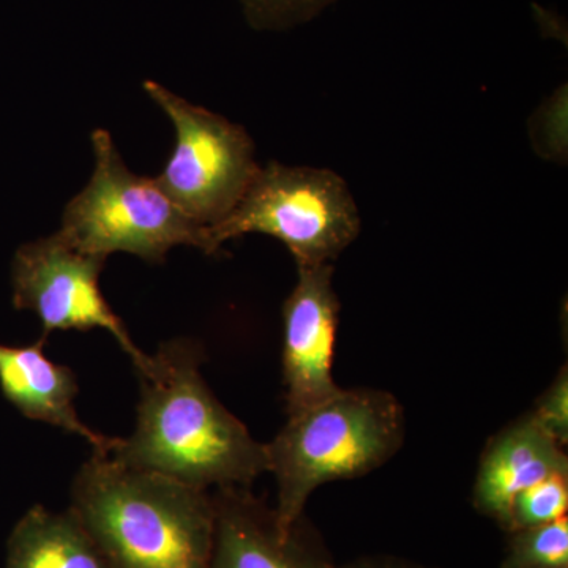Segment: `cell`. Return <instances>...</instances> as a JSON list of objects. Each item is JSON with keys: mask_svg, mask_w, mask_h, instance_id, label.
I'll return each instance as SVG.
<instances>
[{"mask_svg": "<svg viewBox=\"0 0 568 568\" xmlns=\"http://www.w3.org/2000/svg\"><path fill=\"white\" fill-rule=\"evenodd\" d=\"M339 568H428L409 562V560L388 558V556H375V558H362L346 564Z\"/></svg>", "mask_w": 568, "mask_h": 568, "instance_id": "18", "label": "cell"}, {"mask_svg": "<svg viewBox=\"0 0 568 568\" xmlns=\"http://www.w3.org/2000/svg\"><path fill=\"white\" fill-rule=\"evenodd\" d=\"M104 263L103 257L78 252L59 233L20 246L11 276L14 308L36 313L44 336L58 331L110 332L141 372L149 354L134 345L100 290Z\"/></svg>", "mask_w": 568, "mask_h": 568, "instance_id": "7", "label": "cell"}, {"mask_svg": "<svg viewBox=\"0 0 568 568\" xmlns=\"http://www.w3.org/2000/svg\"><path fill=\"white\" fill-rule=\"evenodd\" d=\"M6 568H110L106 559L69 510L32 507L7 541Z\"/></svg>", "mask_w": 568, "mask_h": 568, "instance_id": "12", "label": "cell"}, {"mask_svg": "<svg viewBox=\"0 0 568 568\" xmlns=\"http://www.w3.org/2000/svg\"><path fill=\"white\" fill-rule=\"evenodd\" d=\"M500 568H568V519L508 532Z\"/></svg>", "mask_w": 568, "mask_h": 568, "instance_id": "13", "label": "cell"}, {"mask_svg": "<svg viewBox=\"0 0 568 568\" xmlns=\"http://www.w3.org/2000/svg\"><path fill=\"white\" fill-rule=\"evenodd\" d=\"M538 425L560 446L568 443V372L560 369L551 386L538 398L536 407L530 410Z\"/></svg>", "mask_w": 568, "mask_h": 568, "instance_id": "17", "label": "cell"}, {"mask_svg": "<svg viewBox=\"0 0 568 568\" xmlns=\"http://www.w3.org/2000/svg\"><path fill=\"white\" fill-rule=\"evenodd\" d=\"M92 148L91 181L63 212L59 234L67 244L103 260L129 253L152 264H162L179 245L207 253V227L183 215L155 179L132 173L110 132L95 130Z\"/></svg>", "mask_w": 568, "mask_h": 568, "instance_id": "4", "label": "cell"}, {"mask_svg": "<svg viewBox=\"0 0 568 568\" xmlns=\"http://www.w3.org/2000/svg\"><path fill=\"white\" fill-rule=\"evenodd\" d=\"M256 29H287L312 21L335 0H241Z\"/></svg>", "mask_w": 568, "mask_h": 568, "instance_id": "16", "label": "cell"}, {"mask_svg": "<svg viewBox=\"0 0 568 568\" xmlns=\"http://www.w3.org/2000/svg\"><path fill=\"white\" fill-rule=\"evenodd\" d=\"M362 230L361 213L347 183L334 171L261 168L233 212L207 227V253L245 234H265L286 245L297 268L334 264Z\"/></svg>", "mask_w": 568, "mask_h": 568, "instance_id": "5", "label": "cell"}, {"mask_svg": "<svg viewBox=\"0 0 568 568\" xmlns=\"http://www.w3.org/2000/svg\"><path fill=\"white\" fill-rule=\"evenodd\" d=\"M70 511L110 568H209L212 491L93 454L74 477Z\"/></svg>", "mask_w": 568, "mask_h": 568, "instance_id": "2", "label": "cell"}, {"mask_svg": "<svg viewBox=\"0 0 568 568\" xmlns=\"http://www.w3.org/2000/svg\"><path fill=\"white\" fill-rule=\"evenodd\" d=\"M567 510L568 476L545 478L515 497L508 515L507 534L558 521L567 517Z\"/></svg>", "mask_w": 568, "mask_h": 568, "instance_id": "14", "label": "cell"}, {"mask_svg": "<svg viewBox=\"0 0 568 568\" xmlns=\"http://www.w3.org/2000/svg\"><path fill=\"white\" fill-rule=\"evenodd\" d=\"M215 529L209 568H336L323 536L302 515L287 532L252 488L212 491Z\"/></svg>", "mask_w": 568, "mask_h": 568, "instance_id": "9", "label": "cell"}, {"mask_svg": "<svg viewBox=\"0 0 568 568\" xmlns=\"http://www.w3.org/2000/svg\"><path fill=\"white\" fill-rule=\"evenodd\" d=\"M47 336L31 346L0 345V388L11 405L31 420L58 426L91 444L93 454L110 455L118 439L93 432L78 416V381L69 366L54 364L44 354Z\"/></svg>", "mask_w": 568, "mask_h": 568, "instance_id": "11", "label": "cell"}, {"mask_svg": "<svg viewBox=\"0 0 568 568\" xmlns=\"http://www.w3.org/2000/svg\"><path fill=\"white\" fill-rule=\"evenodd\" d=\"M142 88L175 129L173 155L156 183L192 222L203 227L222 223L260 173L252 138L159 82L145 81Z\"/></svg>", "mask_w": 568, "mask_h": 568, "instance_id": "6", "label": "cell"}, {"mask_svg": "<svg viewBox=\"0 0 568 568\" xmlns=\"http://www.w3.org/2000/svg\"><path fill=\"white\" fill-rule=\"evenodd\" d=\"M203 349L171 339L138 372L141 398L134 432L119 437L110 457L189 487L252 488L267 473L265 444L219 402L205 383Z\"/></svg>", "mask_w": 568, "mask_h": 568, "instance_id": "1", "label": "cell"}, {"mask_svg": "<svg viewBox=\"0 0 568 568\" xmlns=\"http://www.w3.org/2000/svg\"><path fill=\"white\" fill-rule=\"evenodd\" d=\"M555 476H568L566 452L528 413L485 447L474 484V507L507 532L515 497Z\"/></svg>", "mask_w": 568, "mask_h": 568, "instance_id": "10", "label": "cell"}, {"mask_svg": "<svg viewBox=\"0 0 568 568\" xmlns=\"http://www.w3.org/2000/svg\"><path fill=\"white\" fill-rule=\"evenodd\" d=\"M530 141L541 159L566 162L567 89H559L530 119Z\"/></svg>", "mask_w": 568, "mask_h": 568, "instance_id": "15", "label": "cell"}, {"mask_svg": "<svg viewBox=\"0 0 568 568\" xmlns=\"http://www.w3.org/2000/svg\"><path fill=\"white\" fill-rule=\"evenodd\" d=\"M283 304V384L286 414L301 413L342 390L332 375L339 301L334 264L297 268Z\"/></svg>", "mask_w": 568, "mask_h": 568, "instance_id": "8", "label": "cell"}, {"mask_svg": "<svg viewBox=\"0 0 568 568\" xmlns=\"http://www.w3.org/2000/svg\"><path fill=\"white\" fill-rule=\"evenodd\" d=\"M405 440L398 399L376 388H342L320 405L287 416L265 444L276 480V525L282 532L305 514L310 496L328 481L357 478L386 465Z\"/></svg>", "mask_w": 568, "mask_h": 568, "instance_id": "3", "label": "cell"}]
</instances>
